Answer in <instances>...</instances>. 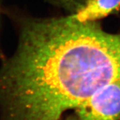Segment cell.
I'll list each match as a JSON object with an SVG mask.
<instances>
[{
    "mask_svg": "<svg viewBox=\"0 0 120 120\" xmlns=\"http://www.w3.org/2000/svg\"><path fill=\"white\" fill-rule=\"evenodd\" d=\"M78 120L76 118H72V119H69V120Z\"/></svg>",
    "mask_w": 120,
    "mask_h": 120,
    "instance_id": "cell-4",
    "label": "cell"
},
{
    "mask_svg": "<svg viewBox=\"0 0 120 120\" xmlns=\"http://www.w3.org/2000/svg\"><path fill=\"white\" fill-rule=\"evenodd\" d=\"M120 8V0H86L85 3L72 15L81 22H96Z\"/></svg>",
    "mask_w": 120,
    "mask_h": 120,
    "instance_id": "cell-3",
    "label": "cell"
},
{
    "mask_svg": "<svg viewBox=\"0 0 120 120\" xmlns=\"http://www.w3.org/2000/svg\"><path fill=\"white\" fill-rule=\"evenodd\" d=\"M75 113L78 120H120V80L96 90Z\"/></svg>",
    "mask_w": 120,
    "mask_h": 120,
    "instance_id": "cell-2",
    "label": "cell"
},
{
    "mask_svg": "<svg viewBox=\"0 0 120 120\" xmlns=\"http://www.w3.org/2000/svg\"><path fill=\"white\" fill-rule=\"evenodd\" d=\"M120 80V34L70 15L25 21L0 68V120H59Z\"/></svg>",
    "mask_w": 120,
    "mask_h": 120,
    "instance_id": "cell-1",
    "label": "cell"
}]
</instances>
